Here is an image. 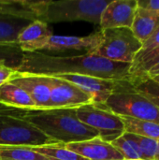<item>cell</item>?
Wrapping results in <instances>:
<instances>
[{
  "instance_id": "cell-11",
  "label": "cell",
  "mask_w": 159,
  "mask_h": 160,
  "mask_svg": "<svg viewBox=\"0 0 159 160\" xmlns=\"http://www.w3.org/2000/svg\"><path fill=\"white\" fill-rule=\"evenodd\" d=\"M52 76L66 80L81 88L92 98L93 104H105L108 98L112 93L116 82L78 74H61Z\"/></svg>"
},
{
  "instance_id": "cell-28",
  "label": "cell",
  "mask_w": 159,
  "mask_h": 160,
  "mask_svg": "<svg viewBox=\"0 0 159 160\" xmlns=\"http://www.w3.org/2000/svg\"><path fill=\"white\" fill-rule=\"evenodd\" d=\"M16 70L8 67L6 63L0 61V86L8 82Z\"/></svg>"
},
{
  "instance_id": "cell-30",
  "label": "cell",
  "mask_w": 159,
  "mask_h": 160,
  "mask_svg": "<svg viewBox=\"0 0 159 160\" xmlns=\"http://www.w3.org/2000/svg\"><path fill=\"white\" fill-rule=\"evenodd\" d=\"M146 75H148L149 77H156V76H159V64L158 65H157L156 67H154L152 69H150L147 73H146Z\"/></svg>"
},
{
  "instance_id": "cell-8",
  "label": "cell",
  "mask_w": 159,
  "mask_h": 160,
  "mask_svg": "<svg viewBox=\"0 0 159 160\" xmlns=\"http://www.w3.org/2000/svg\"><path fill=\"white\" fill-rule=\"evenodd\" d=\"M47 79L50 85V109H77L93 104L92 98L75 84L54 76H47Z\"/></svg>"
},
{
  "instance_id": "cell-26",
  "label": "cell",
  "mask_w": 159,
  "mask_h": 160,
  "mask_svg": "<svg viewBox=\"0 0 159 160\" xmlns=\"http://www.w3.org/2000/svg\"><path fill=\"white\" fill-rule=\"evenodd\" d=\"M133 135L144 160H159V140Z\"/></svg>"
},
{
  "instance_id": "cell-19",
  "label": "cell",
  "mask_w": 159,
  "mask_h": 160,
  "mask_svg": "<svg viewBox=\"0 0 159 160\" xmlns=\"http://www.w3.org/2000/svg\"><path fill=\"white\" fill-rule=\"evenodd\" d=\"M125 127V132L134 135L159 140V124L156 122L139 120L120 116Z\"/></svg>"
},
{
  "instance_id": "cell-10",
  "label": "cell",
  "mask_w": 159,
  "mask_h": 160,
  "mask_svg": "<svg viewBox=\"0 0 159 160\" xmlns=\"http://www.w3.org/2000/svg\"><path fill=\"white\" fill-rule=\"evenodd\" d=\"M137 8V0L110 1L100 17L101 30L122 27L131 29Z\"/></svg>"
},
{
  "instance_id": "cell-24",
  "label": "cell",
  "mask_w": 159,
  "mask_h": 160,
  "mask_svg": "<svg viewBox=\"0 0 159 160\" xmlns=\"http://www.w3.org/2000/svg\"><path fill=\"white\" fill-rule=\"evenodd\" d=\"M0 160H48L32 147L0 146Z\"/></svg>"
},
{
  "instance_id": "cell-32",
  "label": "cell",
  "mask_w": 159,
  "mask_h": 160,
  "mask_svg": "<svg viewBox=\"0 0 159 160\" xmlns=\"http://www.w3.org/2000/svg\"><path fill=\"white\" fill-rule=\"evenodd\" d=\"M124 160H144V159H124Z\"/></svg>"
},
{
  "instance_id": "cell-2",
  "label": "cell",
  "mask_w": 159,
  "mask_h": 160,
  "mask_svg": "<svg viewBox=\"0 0 159 160\" xmlns=\"http://www.w3.org/2000/svg\"><path fill=\"white\" fill-rule=\"evenodd\" d=\"M21 115L55 143L79 142L98 137V133L82 124L75 109L22 110Z\"/></svg>"
},
{
  "instance_id": "cell-13",
  "label": "cell",
  "mask_w": 159,
  "mask_h": 160,
  "mask_svg": "<svg viewBox=\"0 0 159 160\" xmlns=\"http://www.w3.org/2000/svg\"><path fill=\"white\" fill-rule=\"evenodd\" d=\"M52 35L48 24L37 20L31 22L20 32L17 43L24 53L42 52Z\"/></svg>"
},
{
  "instance_id": "cell-14",
  "label": "cell",
  "mask_w": 159,
  "mask_h": 160,
  "mask_svg": "<svg viewBox=\"0 0 159 160\" xmlns=\"http://www.w3.org/2000/svg\"><path fill=\"white\" fill-rule=\"evenodd\" d=\"M101 42V31L85 37L52 35L43 51L84 50L85 53H93Z\"/></svg>"
},
{
  "instance_id": "cell-18",
  "label": "cell",
  "mask_w": 159,
  "mask_h": 160,
  "mask_svg": "<svg viewBox=\"0 0 159 160\" xmlns=\"http://www.w3.org/2000/svg\"><path fill=\"white\" fill-rule=\"evenodd\" d=\"M32 21L0 13V45L18 44L20 32Z\"/></svg>"
},
{
  "instance_id": "cell-16",
  "label": "cell",
  "mask_w": 159,
  "mask_h": 160,
  "mask_svg": "<svg viewBox=\"0 0 159 160\" xmlns=\"http://www.w3.org/2000/svg\"><path fill=\"white\" fill-rule=\"evenodd\" d=\"M158 27L159 12L137 8L131 30L142 43L146 41Z\"/></svg>"
},
{
  "instance_id": "cell-6",
  "label": "cell",
  "mask_w": 159,
  "mask_h": 160,
  "mask_svg": "<svg viewBox=\"0 0 159 160\" xmlns=\"http://www.w3.org/2000/svg\"><path fill=\"white\" fill-rule=\"evenodd\" d=\"M101 42L91 54L114 62L132 63L141 51L142 43L134 36L130 28L100 30Z\"/></svg>"
},
{
  "instance_id": "cell-21",
  "label": "cell",
  "mask_w": 159,
  "mask_h": 160,
  "mask_svg": "<svg viewBox=\"0 0 159 160\" xmlns=\"http://www.w3.org/2000/svg\"><path fill=\"white\" fill-rule=\"evenodd\" d=\"M159 64V47L145 52H138L131 63L129 78L146 74Z\"/></svg>"
},
{
  "instance_id": "cell-12",
  "label": "cell",
  "mask_w": 159,
  "mask_h": 160,
  "mask_svg": "<svg viewBox=\"0 0 159 160\" xmlns=\"http://www.w3.org/2000/svg\"><path fill=\"white\" fill-rule=\"evenodd\" d=\"M67 148L87 160H124L111 142L96 137L91 140L66 144Z\"/></svg>"
},
{
  "instance_id": "cell-31",
  "label": "cell",
  "mask_w": 159,
  "mask_h": 160,
  "mask_svg": "<svg viewBox=\"0 0 159 160\" xmlns=\"http://www.w3.org/2000/svg\"><path fill=\"white\" fill-rule=\"evenodd\" d=\"M152 78V77H151ZM153 79L156 81V82H159V76H156V77H153Z\"/></svg>"
},
{
  "instance_id": "cell-15",
  "label": "cell",
  "mask_w": 159,
  "mask_h": 160,
  "mask_svg": "<svg viewBox=\"0 0 159 160\" xmlns=\"http://www.w3.org/2000/svg\"><path fill=\"white\" fill-rule=\"evenodd\" d=\"M0 105L17 110H35L30 96L19 86L7 82L0 86Z\"/></svg>"
},
{
  "instance_id": "cell-7",
  "label": "cell",
  "mask_w": 159,
  "mask_h": 160,
  "mask_svg": "<svg viewBox=\"0 0 159 160\" xmlns=\"http://www.w3.org/2000/svg\"><path fill=\"white\" fill-rule=\"evenodd\" d=\"M78 119L85 126L95 129L98 137L112 142L125 133L121 117L110 111L104 104H88L75 109Z\"/></svg>"
},
{
  "instance_id": "cell-3",
  "label": "cell",
  "mask_w": 159,
  "mask_h": 160,
  "mask_svg": "<svg viewBox=\"0 0 159 160\" xmlns=\"http://www.w3.org/2000/svg\"><path fill=\"white\" fill-rule=\"evenodd\" d=\"M107 0L41 1L37 20L45 23L84 21L99 24Z\"/></svg>"
},
{
  "instance_id": "cell-17",
  "label": "cell",
  "mask_w": 159,
  "mask_h": 160,
  "mask_svg": "<svg viewBox=\"0 0 159 160\" xmlns=\"http://www.w3.org/2000/svg\"><path fill=\"white\" fill-rule=\"evenodd\" d=\"M41 1L0 0V13L37 21Z\"/></svg>"
},
{
  "instance_id": "cell-23",
  "label": "cell",
  "mask_w": 159,
  "mask_h": 160,
  "mask_svg": "<svg viewBox=\"0 0 159 160\" xmlns=\"http://www.w3.org/2000/svg\"><path fill=\"white\" fill-rule=\"evenodd\" d=\"M111 143L125 159H143L141 149L131 133L125 132Z\"/></svg>"
},
{
  "instance_id": "cell-29",
  "label": "cell",
  "mask_w": 159,
  "mask_h": 160,
  "mask_svg": "<svg viewBox=\"0 0 159 160\" xmlns=\"http://www.w3.org/2000/svg\"><path fill=\"white\" fill-rule=\"evenodd\" d=\"M138 8L142 9L159 12V0H137Z\"/></svg>"
},
{
  "instance_id": "cell-20",
  "label": "cell",
  "mask_w": 159,
  "mask_h": 160,
  "mask_svg": "<svg viewBox=\"0 0 159 160\" xmlns=\"http://www.w3.org/2000/svg\"><path fill=\"white\" fill-rule=\"evenodd\" d=\"M132 88L148 98L159 109V82L146 74L127 79Z\"/></svg>"
},
{
  "instance_id": "cell-1",
  "label": "cell",
  "mask_w": 159,
  "mask_h": 160,
  "mask_svg": "<svg viewBox=\"0 0 159 160\" xmlns=\"http://www.w3.org/2000/svg\"><path fill=\"white\" fill-rule=\"evenodd\" d=\"M131 63L114 62L84 53L74 56H53L43 52H25L18 72L39 75L78 74L104 80H127Z\"/></svg>"
},
{
  "instance_id": "cell-5",
  "label": "cell",
  "mask_w": 159,
  "mask_h": 160,
  "mask_svg": "<svg viewBox=\"0 0 159 160\" xmlns=\"http://www.w3.org/2000/svg\"><path fill=\"white\" fill-rule=\"evenodd\" d=\"M22 110L0 109V146L37 147L55 143L21 115Z\"/></svg>"
},
{
  "instance_id": "cell-4",
  "label": "cell",
  "mask_w": 159,
  "mask_h": 160,
  "mask_svg": "<svg viewBox=\"0 0 159 160\" xmlns=\"http://www.w3.org/2000/svg\"><path fill=\"white\" fill-rule=\"evenodd\" d=\"M113 113L159 124V109L142 94L136 92L127 80L115 82V86L104 104Z\"/></svg>"
},
{
  "instance_id": "cell-27",
  "label": "cell",
  "mask_w": 159,
  "mask_h": 160,
  "mask_svg": "<svg viewBox=\"0 0 159 160\" xmlns=\"http://www.w3.org/2000/svg\"><path fill=\"white\" fill-rule=\"evenodd\" d=\"M157 47H159V27L146 41L142 43V47L139 52H145Z\"/></svg>"
},
{
  "instance_id": "cell-33",
  "label": "cell",
  "mask_w": 159,
  "mask_h": 160,
  "mask_svg": "<svg viewBox=\"0 0 159 160\" xmlns=\"http://www.w3.org/2000/svg\"><path fill=\"white\" fill-rule=\"evenodd\" d=\"M1 108H5V107H4V106H1V105H0V109H1Z\"/></svg>"
},
{
  "instance_id": "cell-9",
  "label": "cell",
  "mask_w": 159,
  "mask_h": 160,
  "mask_svg": "<svg viewBox=\"0 0 159 160\" xmlns=\"http://www.w3.org/2000/svg\"><path fill=\"white\" fill-rule=\"evenodd\" d=\"M9 82L24 90L32 98L36 109H50V85L47 76L16 71Z\"/></svg>"
},
{
  "instance_id": "cell-22",
  "label": "cell",
  "mask_w": 159,
  "mask_h": 160,
  "mask_svg": "<svg viewBox=\"0 0 159 160\" xmlns=\"http://www.w3.org/2000/svg\"><path fill=\"white\" fill-rule=\"evenodd\" d=\"M32 148L48 160H87L67 149L65 143H51Z\"/></svg>"
},
{
  "instance_id": "cell-25",
  "label": "cell",
  "mask_w": 159,
  "mask_h": 160,
  "mask_svg": "<svg viewBox=\"0 0 159 160\" xmlns=\"http://www.w3.org/2000/svg\"><path fill=\"white\" fill-rule=\"evenodd\" d=\"M24 52H22L18 44L0 45V61L6 63L15 70L20 67Z\"/></svg>"
}]
</instances>
